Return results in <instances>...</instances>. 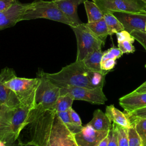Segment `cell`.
Segmentation results:
<instances>
[{"instance_id":"6da1fadb","label":"cell","mask_w":146,"mask_h":146,"mask_svg":"<svg viewBox=\"0 0 146 146\" xmlns=\"http://www.w3.org/2000/svg\"><path fill=\"white\" fill-rule=\"evenodd\" d=\"M27 125L31 140L38 146H78L74 133L54 110L36 107L31 112Z\"/></svg>"},{"instance_id":"7a4b0ae2","label":"cell","mask_w":146,"mask_h":146,"mask_svg":"<svg viewBox=\"0 0 146 146\" xmlns=\"http://www.w3.org/2000/svg\"><path fill=\"white\" fill-rule=\"evenodd\" d=\"M89 69L82 61H77L63 67L59 72L46 73L47 78L59 88L76 86L91 88L88 77Z\"/></svg>"},{"instance_id":"3957f363","label":"cell","mask_w":146,"mask_h":146,"mask_svg":"<svg viewBox=\"0 0 146 146\" xmlns=\"http://www.w3.org/2000/svg\"><path fill=\"white\" fill-rule=\"evenodd\" d=\"M38 18L48 19L68 25L70 26H75L59 9L54 0L51 1L36 0L27 3L21 20Z\"/></svg>"},{"instance_id":"277c9868","label":"cell","mask_w":146,"mask_h":146,"mask_svg":"<svg viewBox=\"0 0 146 146\" xmlns=\"http://www.w3.org/2000/svg\"><path fill=\"white\" fill-rule=\"evenodd\" d=\"M36 77L40 79V82L35 95L36 107L43 110H51L60 96V88L51 82L46 73L42 70L38 71Z\"/></svg>"},{"instance_id":"5b68a950","label":"cell","mask_w":146,"mask_h":146,"mask_svg":"<svg viewBox=\"0 0 146 146\" xmlns=\"http://www.w3.org/2000/svg\"><path fill=\"white\" fill-rule=\"evenodd\" d=\"M75 35L77 41V61H82L89 54L97 50H102L105 44L95 36L87 27L85 23L70 26Z\"/></svg>"},{"instance_id":"8992f818","label":"cell","mask_w":146,"mask_h":146,"mask_svg":"<svg viewBox=\"0 0 146 146\" xmlns=\"http://www.w3.org/2000/svg\"><path fill=\"white\" fill-rule=\"evenodd\" d=\"M40 79L18 78L16 76L5 82V85L16 95L21 104L35 102V95Z\"/></svg>"},{"instance_id":"52a82bcc","label":"cell","mask_w":146,"mask_h":146,"mask_svg":"<svg viewBox=\"0 0 146 146\" xmlns=\"http://www.w3.org/2000/svg\"><path fill=\"white\" fill-rule=\"evenodd\" d=\"M103 13L120 11L146 13V3L141 0H94Z\"/></svg>"},{"instance_id":"ba28073f","label":"cell","mask_w":146,"mask_h":146,"mask_svg":"<svg viewBox=\"0 0 146 146\" xmlns=\"http://www.w3.org/2000/svg\"><path fill=\"white\" fill-rule=\"evenodd\" d=\"M35 107V102H34L20 103L15 108L10 122V144L16 141L22 130L28 125L31 112Z\"/></svg>"},{"instance_id":"9c48e42d","label":"cell","mask_w":146,"mask_h":146,"mask_svg":"<svg viewBox=\"0 0 146 146\" xmlns=\"http://www.w3.org/2000/svg\"><path fill=\"white\" fill-rule=\"evenodd\" d=\"M60 94H70L74 100H83L92 104H104L107 99L103 92V88H88L76 86H66L60 88Z\"/></svg>"},{"instance_id":"30bf717a","label":"cell","mask_w":146,"mask_h":146,"mask_svg":"<svg viewBox=\"0 0 146 146\" xmlns=\"http://www.w3.org/2000/svg\"><path fill=\"white\" fill-rule=\"evenodd\" d=\"M16 76L13 69L5 67L0 73V109L3 105L15 108L20 102L14 92L5 85V82Z\"/></svg>"},{"instance_id":"8fae6325","label":"cell","mask_w":146,"mask_h":146,"mask_svg":"<svg viewBox=\"0 0 146 146\" xmlns=\"http://www.w3.org/2000/svg\"><path fill=\"white\" fill-rule=\"evenodd\" d=\"M112 13L121 23L124 27V30L130 34L133 31H142L145 32L146 13L120 11H112Z\"/></svg>"},{"instance_id":"7c38bea8","label":"cell","mask_w":146,"mask_h":146,"mask_svg":"<svg viewBox=\"0 0 146 146\" xmlns=\"http://www.w3.org/2000/svg\"><path fill=\"white\" fill-rule=\"evenodd\" d=\"M109 131H97L87 124L79 132L74 134L78 146H98Z\"/></svg>"},{"instance_id":"4fadbf2b","label":"cell","mask_w":146,"mask_h":146,"mask_svg":"<svg viewBox=\"0 0 146 146\" xmlns=\"http://www.w3.org/2000/svg\"><path fill=\"white\" fill-rule=\"evenodd\" d=\"M27 3H22L18 0L8 10L0 12V30L14 26L19 21Z\"/></svg>"},{"instance_id":"5bb4252c","label":"cell","mask_w":146,"mask_h":146,"mask_svg":"<svg viewBox=\"0 0 146 146\" xmlns=\"http://www.w3.org/2000/svg\"><path fill=\"white\" fill-rule=\"evenodd\" d=\"M119 104L127 112L146 106V92L137 93L132 91L119 100Z\"/></svg>"},{"instance_id":"9a60e30c","label":"cell","mask_w":146,"mask_h":146,"mask_svg":"<svg viewBox=\"0 0 146 146\" xmlns=\"http://www.w3.org/2000/svg\"><path fill=\"white\" fill-rule=\"evenodd\" d=\"M15 108H9L3 105L0 109V140L7 145L10 144V122Z\"/></svg>"},{"instance_id":"2e32d148","label":"cell","mask_w":146,"mask_h":146,"mask_svg":"<svg viewBox=\"0 0 146 146\" xmlns=\"http://www.w3.org/2000/svg\"><path fill=\"white\" fill-rule=\"evenodd\" d=\"M85 1L86 0H62L54 1L74 25L77 26L83 23L78 15V7L80 4L84 3Z\"/></svg>"},{"instance_id":"e0dca14e","label":"cell","mask_w":146,"mask_h":146,"mask_svg":"<svg viewBox=\"0 0 146 146\" xmlns=\"http://www.w3.org/2000/svg\"><path fill=\"white\" fill-rule=\"evenodd\" d=\"M94 129L97 131H110L112 127L111 121L106 113L102 110H96L93 114V117L88 123Z\"/></svg>"},{"instance_id":"ac0fdd59","label":"cell","mask_w":146,"mask_h":146,"mask_svg":"<svg viewBox=\"0 0 146 146\" xmlns=\"http://www.w3.org/2000/svg\"><path fill=\"white\" fill-rule=\"evenodd\" d=\"M105 113L110 120L117 125L124 128H128L131 125L126 114L117 109L113 105L107 106Z\"/></svg>"},{"instance_id":"d6986e66","label":"cell","mask_w":146,"mask_h":146,"mask_svg":"<svg viewBox=\"0 0 146 146\" xmlns=\"http://www.w3.org/2000/svg\"><path fill=\"white\" fill-rule=\"evenodd\" d=\"M103 54V52L102 51V50H95L89 54L82 62L86 67L90 70L107 74L108 72L102 70L100 66Z\"/></svg>"},{"instance_id":"ffe728a7","label":"cell","mask_w":146,"mask_h":146,"mask_svg":"<svg viewBox=\"0 0 146 146\" xmlns=\"http://www.w3.org/2000/svg\"><path fill=\"white\" fill-rule=\"evenodd\" d=\"M85 25L95 36L105 42L106 39L109 34L108 28L104 19L94 22H87Z\"/></svg>"},{"instance_id":"44dd1931","label":"cell","mask_w":146,"mask_h":146,"mask_svg":"<svg viewBox=\"0 0 146 146\" xmlns=\"http://www.w3.org/2000/svg\"><path fill=\"white\" fill-rule=\"evenodd\" d=\"M83 3L87 15L88 22H94L103 19L104 13L94 2L86 0Z\"/></svg>"},{"instance_id":"7402d4cb","label":"cell","mask_w":146,"mask_h":146,"mask_svg":"<svg viewBox=\"0 0 146 146\" xmlns=\"http://www.w3.org/2000/svg\"><path fill=\"white\" fill-rule=\"evenodd\" d=\"M103 19H104L107 28L108 34L112 35L121 30H124V27L118 19L111 11L104 13Z\"/></svg>"},{"instance_id":"603a6c76","label":"cell","mask_w":146,"mask_h":146,"mask_svg":"<svg viewBox=\"0 0 146 146\" xmlns=\"http://www.w3.org/2000/svg\"><path fill=\"white\" fill-rule=\"evenodd\" d=\"M74 100V98L70 94L61 95L58 98L51 110H54L57 112L67 111L72 107Z\"/></svg>"},{"instance_id":"cb8c5ba5","label":"cell","mask_w":146,"mask_h":146,"mask_svg":"<svg viewBox=\"0 0 146 146\" xmlns=\"http://www.w3.org/2000/svg\"><path fill=\"white\" fill-rule=\"evenodd\" d=\"M107 73L94 71L89 70L88 77L90 85L92 88H103Z\"/></svg>"},{"instance_id":"d4e9b609","label":"cell","mask_w":146,"mask_h":146,"mask_svg":"<svg viewBox=\"0 0 146 146\" xmlns=\"http://www.w3.org/2000/svg\"><path fill=\"white\" fill-rule=\"evenodd\" d=\"M139 134L142 146H146V119H136L131 123Z\"/></svg>"},{"instance_id":"484cf974","label":"cell","mask_w":146,"mask_h":146,"mask_svg":"<svg viewBox=\"0 0 146 146\" xmlns=\"http://www.w3.org/2000/svg\"><path fill=\"white\" fill-rule=\"evenodd\" d=\"M57 113L60 119L63 121V122L65 124V125L67 127V128L72 133H76L80 131L83 128V126H76L72 124L70 119L68 110L65 112H57Z\"/></svg>"},{"instance_id":"4316f807","label":"cell","mask_w":146,"mask_h":146,"mask_svg":"<svg viewBox=\"0 0 146 146\" xmlns=\"http://www.w3.org/2000/svg\"><path fill=\"white\" fill-rule=\"evenodd\" d=\"M127 132L129 146L142 145L140 137L132 124H131V126L127 128Z\"/></svg>"},{"instance_id":"83f0119b","label":"cell","mask_w":146,"mask_h":146,"mask_svg":"<svg viewBox=\"0 0 146 146\" xmlns=\"http://www.w3.org/2000/svg\"><path fill=\"white\" fill-rule=\"evenodd\" d=\"M117 131V143L119 146H129L127 128L115 124Z\"/></svg>"},{"instance_id":"f1b7e54d","label":"cell","mask_w":146,"mask_h":146,"mask_svg":"<svg viewBox=\"0 0 146 146\" xmlns=\"http://www.w3.org/2000/svg\"><path fill=\"white\" fill-rule=\"evenodd\" d=\"M123 54V53L121 52V51L119 49V47H111L108 49L107 51L103 52L102 61L108 59L116 60V59H118L120 56H121Z\"/></svg>"},{"instance_id":"f546056e","label":"cell","mask_w":146,"mask_h":146,"mask_svg":"<svg viewBox=\"0 0 146 146\" xmlns=\"http://www.w3.org/2000/svg\"><path fill=\"white\" fill-rule=\"evenodd\" d=\"M130 123L136 119H146V106L125 113Z\"/></svg>"},{"instance_id":"4dcf8cb0","label":"cell","mask_w":146,"mask_h":146,"mask_svg":"<svg viewBox=\"0 0 146 146\" xmlns=\"http://www.w3.org/2000/svg\"><path fill=\"white\" fill-rule=\"evenodd\" d=\"M118 47L124 53H133L135 51L132 43L128 40H125L118 43Z\"/></svg>"},{"instance_id":"1f68e13d","label":"cell","mask_w":146,"mask_h":146,"mask_svg":"<svg viewBox=\"0 0 146 146\" xmlns=\"http://www.w3.org/2000/svg\"><path fill=\"white\" fill-rule=\"evenodd\" d=\"M109 135V142L108 146H119L117 143V131L115 124H112V127L108 132Z\"/></svg>"},{"instance_id":"d6a6232c","label":"cell","mask_w":146,"mask_h":146,"mask_svg":"<svg viewBox=\"0 0 146 146\" xmlns=\"http://www.w3.org/2000/svg\"><path fill=\"white\" fill-rule=\"evenodd\" d=\"M116 34L117 43L125 41V40H128L133 43L135 40V38L132 36V35L125 30H121L116 33Z\"/></svg>"},{"instance_id":"836d02e7","label":"cell","mask_w":146,"mask_h":146,"mask_svg":"<svg viewBox=\"0 0 146 146\" xmlns=\"http://www.w3.org/2000/svg\"><path fill=\"white\" fill-rule=\"evenodd\" d=\"M131 34L143 46L146 51V33L142 31H133Z\"/></svg>"},{"instance_id":"e575fe53","label":"cell","mask_w":146,"mask_h":146,"mask_svg":"<svg viewBox=\"0 0 146 146\" xmlns=\"http://www.w3.org/2000/svg\"><path fill=\"white\" fill-rule=\"evenodd\" d=\"M116 60L112 59H106L103 61H101L100 66L102 70L106 71H110L113 68L114 66L116 64Z\"/></svg>"},{"instance_id":"d590c367","label":"cell","mask_w":146,"mask_h":146,"mask_svg":"<svg viewBox=\"0 0 146 146\" xmlns=\"http://www.w3.org/2000/svg\"><path fill=\"white\" fill-rule=\"evenodd\" d=\"M68 112L72 124L76 126H82V121L79 115L72 109V107L68 110Z\"/></svg>"},{"instance_id":"8d00e7d4","label":"cell","mask_w":146,"mask_h":146,"mask_svg":"<svg viewBox=\"0 0 146 146\" xmlns=\"http://www.w3.org/2000/svg\"><path fill=\"white\" fill-rule=\"evenodd\" d=\"M17 0H0V12L10 9Z\"/></svg>"},{"instance_id":"74e56055","label":"cell","mask_w":146,"mask_h":146,"mask_svg":"<svg viewBox=\"0 0 146 146\" xmlns=\"http://www.w3.org/2000/svg\"><path fill=\"white\" fill-rule=\"evenodd\" d=\"M6 146H38V145L34 141L30 140V141H28L26 143H22V142L16 143V141H15L14 143L7 145Z\"/></svg>"},{"instance_id":"f35d334b","label":"cell","mask_w":146,"mask_h":146,"mask_svg":"<svg viewBox=\"0 0 146 146\" xmlns=\"http://www.w3.org/2000/svg\"><path fill=\"white\" fill-rule=\"evenodd\" d=\"M133 92L137 93H143L146 92V81L141 84L139 87H138L136 89H135Z\"/></svg>"},{"instance_id":"ab89813d","label":"cell","mask_w":146,"mask_h":146,"mask_svg":"<svg viewBox=\"0 0 146 146\" xmlns=\"http://www.w3.org/2000/svg\"><path fill=\"white\" fill-rule=\"evenodd\" d=\"M109 142V135L108 133L107 136L105 137L99 144L98 146H108Z\"/></svg>"},{"instance_id":"60d3db41","label":"cell","mask_w":146,"mask_h":146,"mask_svg":"<svg viewBox=\"0 0 146 146\" xmlns=\"http://www.w3.org/2000/svg\"><path fill=\"white\" fill-rule=\"evenodd\" d=\"M0 146H6V144L5 142L0 140Z\"/></svg>"},{"instance_id":"b9f144b4","label":"cell","mask_w":146,"mask_h":146,"mask_svg":"<svg viewBox=\"0 0 146 146\" xmlns=\"http://www.w3.org/2000/svg\"><path fill=\"white\" fill-rule=\"evenodd\" d=\"M141 1H143L144 2H145L146 3V0H141Z\"/></svg>"},{"instance_id":"7bdbcfd3","label":"cell","mask_w":146,"mask_h":146,"mask_svg":"<svg viewBox=\"0 0 146 146\" xmlns=\"http://www.w3.org/2000/svg\"><path fill=\"white\" fill-rule=\"evenodd\" d=\"M145 32L146 33V23H145Z\"/></svg>"},{"instance_id":"ee69618b","label":"cell","mask_w":146,"mask_h":146,"mask_svg":"<svg viewBox=\"0 0 146 146\" xmlns=\"http://www.w3.org/2000/svg\"><path fill=\"white\" fill-rule=\"evenodd\" d=\"M54 1H62V0H54Z\"/></svg>"},{"instance_id":"f6af8a7d","label":"cell","mask_w":146,"mask_h":146,"mask_svg":"<svg viewBox=\"0 0 146 146\" xmlns=\"http://www.w3.org/2000/svg\"><path fill=\"white\" fill-rule=\"evenodd\" d=\"M145 67H146V64H145Z\"/></svg>"},{"instance_id":"bcb514c9","label":"cell","mask_w":146,"mask_h":146,"mask_svg":"<svg viewBox=\"0 0 146 146\" xmlns=\"http://www.w3.org/2000/svg\"><path fill=\"white\" fill-rule=\"evenodd\" d=\"M94 1V0H92V1Z\"/></svg>"},{"instance_id":"7dc6e473","label":"cell","mask_w":146,"mask_h":146,"mask_svg":"<svg viewBox=\"0 0 146 146\" xmlns=\"http://www.w3.org/2000/svg\"><path fill=\"white\" fill-rule=\"evenodd\" d=\"M141 146H142V145H141Z\"/></svg>"}]
</instances>
